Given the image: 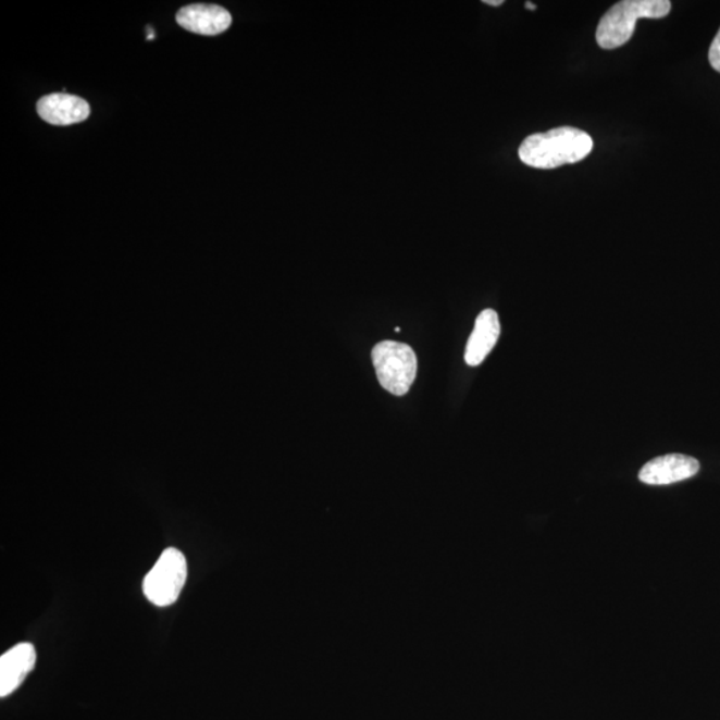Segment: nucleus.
I'll return each mask as SVG.
<instances>
[{"label":"nucleus","instance_id":"obj_7","mask_svg":"<svg viewBox=\"0 0 720 720\" xmlns=\"http://www.w3.org/2000/svg\"><path fill=\"white\" fill-rule=\"evenodd\" d=\"M37 662V651L32 643H20L0 658V696L5 698L20 688Z\"/></svg>","mask_w":720,"mask_h":720},{"label":"nucleus","instance_id":"obj_8","mask_svg":"<svg viewBox=\"0 0 720 720\" xmlns=\"http://www.w3.org/2000/svg\"><path fill=\"white\" fill-rule=\"evenodd\" d=\"M37 111L45 122L54 126L85 122L91 112L90 104L85 99L59 92L39 99Z\"/></svg>","mask_w":720,"mask_h":720},{"label":"nucleus","instance_id":"obj_5","mask_svg":"<svg viewBox=\"0 0 720 720\" xmlns=\"http://www.w3.org/2000/svg\"><path fill=\"white\" fill-rule=\"evenodd\" d=\"M700 464L693 457L683 454H669L658 457L643 465L640 480L646 485L666 486L690 480L698 474Z\"/></svg>","mask_w":720,"mask_h":720},{"label":"nucleus","instance_id":"obj_11","mask_svg":"<svg viewBox=\"0 0 720 720\" xmlns=\"http://www.w3.org/2000/svg\"><path fill=\"white\" fill-rule=\"evenodd\" d=\"M483 3H486L488 5H493V8H498V5H501L505 2H504V0H485V2H483Z\"/></svg>","mask_w":720,"mask_h":720},{"label":"nucleus","instance_id":"obj_12","mask_svg":"<svg viewBox=\"0 0 720 720\" xmlns=\"http://www.w3.org/2000/svg\"><path fill=\"white\" fill-rule=\"evenodd\" d=\"M526 9H527V10H531V11H535V10H536V5H535L534 3L526 2Z\"/></svg>","mask_w":720,"mask_h":720},{"label":"nucleus","instance_id":"obj_6","mask_svg":"<svg viewBox=\"0 0 720 720\" xmlns=\"http://www.w3.org/2000/svg\"><path fill=\"white\" fill-rule=\"evenodd\" d=\"M176 22L187 32L214 37L232 26L233 16L216 4H190L176 14Z\"/></svg>","mask_w":720,"mask_h":720},{"label":"nucleus","instance_id":"obj_4","mask_svg":"<svg viewBox=\"0 0 720 720\" xmlns=\"http://www.w3.org/2000/svg\"><path fill=\"white\" fill-rule=\"evenodd\" d=\"M187 580V560L176 548H167L144 581V593L152 605L167 607L178 600Z\"/></svg>","mask_w":720,"mask_h":720},{"label":"nucleus","instance_id":"obj_3","mask_svg":"<svg viewBox=\"0 0 720 720\" xmlns=\"http://www.w3.org/2000/svg\"><path fill=\"white\" fill-rule=\"evenodd\" d=\"M373 363L377 381L388 393L402 397L410 392L418 370V360L410 346L385 340L374 347Z\"/></svg>","mask_w":720,"mask_h":720},{"label":"nucleus","instance_id":"obj_1","mask_svg":"<svg viewBox=\"0 0 720 720\" xmlns=\"http://www.w3.org/2000/svg\"><path fill=\"white\" fill-rule=\"evenodd\" d=\"M593 147V138L587 133L563 126L530 135L519 147V158L530 167L551 170L583 161Z\"/></svg>","mask_w":720,"mask_h":720},{"label":"nucleus","instance_id":"obj_10","mask_svg":"<svg viewBox=\"0 0 720 720\" xmlns=\"http://www.w3.org/2000/svg\"><path fill=\"white\" fill-rule=\"evenodd\" d=\"M708 59H710L712 69L720 73V29L717 37L712 40L710 52H708Z\"/></svg>","mask_w":720,"mask_h":720},{"label":"nucleus","instance_id":"obj_9","mask_svg":"<svg viewBox=\"0 0 720 720\" xmlns=\"http://www.w3.org/2000/svg\"><path fill=\"white\" fill-rule=\"evenodd\" d=\"M500 323L497 312L492 309L482 311L476 318L474 332H472L468 346H465L464 360L471 368L483 363L493 351L499 339Z\"/></svg>","mask_w":720,"mask_h":720},{"label":"nucleus","instance_id":"obj_2","mask_svg":"<svg viewBox=\"0 0 720 720\" xmlns=\"http://www.w3.org/2000/svg\"><path fill=\"white\" fill-rule=\"evenodd\" d=\"M669 0H623L613 4L601 17L596 29V42L605 50L618 49L629 42L640 20H662L670 14Z\"/></svg>","mask_w":720,"mask_h":720}]
</instances>
